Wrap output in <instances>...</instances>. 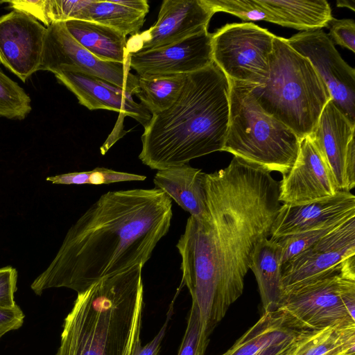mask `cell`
<instances>
[{
  "mask_svg": "<svg viewBox=\"0 0 355 355\" xmlns=\"http://www.w3.org/2000/svg\"><path fill=\"white\" fill-rule=\"evenodd\" d=\"M208 220L187 219L176 248L182 283L200 311L209 336L242 295L257 244L270 236L281 207L279 182L261 166L234 157L205 173Z\"/></svg>",
  "mask_w": 355,
  "mask_h": 355,
  "instance_id": "6da1fadb",
  "label": "cell"
},
{
  "mask_svg": "<svg viewBox=\"0 0 355 355\" xmlns=\"http://www.w3.org/2000/svg\"><path fill=\"white\" fill-rule=\"evenodd\" d=\"M172 200L162 190L110 191L69 229L55 257L31 285L37 295L64 287L81 293L145 263L171 226Z\"/></svg>",
  "mask_w": 355,
  "mask_h": 355,
  "instance_id": "7a4b0ae2",
  "label": "cell"
},
{
  "mask_svg": "<svg viewBox=\"0 0 355 355\" xmlns=\"http://www.w3.org/2000/svg\"><path fill=\"white\" fill-rule=\"evenodd\" d=\"M229 118V79L213 62L187 74L174 104L152 115L141 135L139 158L158 171L223 151Z\"/></svg>",
  "mask_w": 355,
  "mask_h": 355,
  "instance_id": "3957f363",
  "label": "cell"
},
{
  "mask_svg": "<svg viewBox=\"0 0 355 355\" xmlns=\"http://www.w3.org/2000/svg\"><path fill=\"white\" fill-rule=\"evenodd\" d=\"M142 268L105 277L78 293L55 355H134L141 345Z\"/></svg>",
  "mask_w": 355,
  "mask_h": 355,
  "instance_id": "277c9868",
  "label": "cell"
},
{
  "mask_svg": "<svg viewBox=\"0 0 355 355\" xmlns=\"http://www.w3.org/2000/svg\"><path fill=\"white\" fill-rule=\"evenodd\" d=\"M269 76L262 85L250 84L257 103L300 139L309 135L326 104L329 89L310 61L283 37L275 36Z\"/></svg>",
  "mask_w": 355,
  "mask_h": 355,
  "instance_id": "5b68a950",
  "label": "cell"
},
{
  "mask_svg": "<svg viewBox=\"0 0 355 355\" xmlns=\"http://www.w3.org/2000/svg\"><path fill=\"white\" fill-rule=\"evenodd\" d=\"M229 82L230 118L223 151L286 175L296 159L300 139L263 112L250 84Z\"/></svg>",
  "mask_w": 355,
  "mask_h": 355,
  "instance_id": "8992f818",
  "label": "cell"
},
{
  "mask_svg": "<svg viewBox=\"0 0 355 355\" xmlns=\"http://www.w3.org/2000/svg\"><path fill=\"white\" fill-rule=\"evenodd\" d=\"M355 288V256L283 292L276 309L295 331L355 327L343 294Z\"/></svg>",
  "mask_w": 355,
  "mask_h": 355,
  "instance_id": "52a82bcc",
  "label": "cell"
},
{
  "mask_svg": "<svg viewBox=\"0 0 355 355\" xmlns=\"http://www.w3.org/2000/svg\"><path fill=\"white\" fill-rule=\"evenodd\" d=\"M211 34L213 62L229 80L266 83L275 35L251 22L226 24Z\"/></svg>",
  "mask_w": 355,
  "mask_h": 355,
  "instance_id": "ba28073f",
  "label": "cell"
},
{
  "mask_svg": "<svg viewBox=\"0 0 355 355\" xmlns=\"http://www.w3.org/2000/svg\"><path fill=\"white\" fill-rule=\"evenodd\" d=\"M61 66H68L115 85L132 94L139 88L138 76L130 72L128 63L97 58L70 35L64 22L47 27L40 70L53 73Z\"/></svg>",
  "mask_w": 355,
  "mask_h": 355,
  "instance_id": "9c48e42d",
  "label": "cell"
},
{
  "mask_svg": "<svg viewBox=\"0 0 355 355\" xmlns=\"http://www.w3.org/2000/svg\"><path fill=\"white\" fill-rule=\"evenodd\" d=\"M287 43L306 58L327 87L335 106L355 125V70L336 50L322 29L302 31Z\"/></svg>",
  "mask_w": 355,
  "mask_h": 355,
  "instance_id": "30bf717a",
  "label": "cell"
},
{
  "mask_svg": "<svg viewBox=\"0 0 355 355\" xmlns=\"http://www.w3.org/2000/svg\"><path fill=\"white\" fill-rule=\"evenodd\" d=\"M214 14L205 0H164L154 25L127 40L128 53L166 46L207 31Z\"/></svg>",
  "mask_w": 355,
  "mask_h": 355,
  "instance_id": "8fae6325",
  "label": "cell"
},
{
  "mask_svg": "<svg viewBox=\"0 0 355 355\" xmlns=\"http://www.w3.org/2000/svg\"><path fill=\"white\" fill-rule=\"evenodd\" d=\"M336 181L321 151L310 135L300 139L296 159L279 182V200L298 205L334 196Z\"/></svg>",
  "mask_w": 355,
  "mask_h": 355,
  "instance_id": "7c38bea8",
  "label": "cell"
},
{
  "mask_svg": "<svg viewBox=\"0 0 355 355\" xmlns=\"http://www.w3.org/2000/svg\"><path fill=\"white\" fill-rule=\"evenodd\" d=\"M47 28L33 17L12 10L0 17V62L26 82L40 70Z\"/></svg>",
  "mask_w": 355,
  "mask_h": 355,
  "instance_id": "4fadbf2b",
  "label": "cell"
},
{
  "mask_svg": "<svg viewBox=\"0 0 355 355\" xmlns=\"http://www.w3.org/2000/svg\"><path fill=\"white\" fill-rule=\"evenodd\" d=\"M355 125L335 106L331 99L309 135L324 155L339 191L355 187Z\"/></svg>",
  "mask_w": 355,
  "mask_h": 355,
  "instance_id": "5bb4252c",
  "label": "cell"
},
{
  "mask_svg": "<svg viewBox=\"0 0 355 355\" xmlns=\"http://www.w3.org/2000/svg\"><path fill=\"white\" fill-rule=\"evenodd\" d=\"M355 256V216L350 217L282 268L283 292Z\"/></svg>",
  "mask_w": 355,
  "mask_h": 355,
  "instance_id": "9a60e30c",
  "label": "cell"
},
{
  "mask_svg": "<svg viewBox=\"0 0 355 355\" xmlns=\"http://www.w3.org/2000/svg\"><path fill=\"white\" fill-rule=\"evenodd\" d=\"M212 34L208 31L175 44L129 54V66L138 76L188 74L213 62Z\"/></svg>",
  "mask_w": 355,
  "mask_h": 355,
  "instance_id": "2e32d148",
  "label": "cell"
},
{
  "mask_svg": "<svg viewBox=\"0 0 355 355\" xmlns=\"http://www.w3.org/2000/svg\"><path fill=\"white\" fill-rule=\"evenodd\" d=\"M54 75L89 110L117 112L133 118L144 128L152 116L141 103L133 100V94L99 78L68 66L60 67Z\"/></svg>",
  "mask_w": 355,
  "mask_h": 355,
  "instance_id": "e0dca14e",
  "label": "cell"
},
{
  "mask_svg": "<svg viewBox=\"0 0 355 355\" xmlns=\"http://www.w3.org/2000/svg\"><path fill=\"white\" fill-rule=\"evenodd\" d=\"M355 216V196L338 191L334 196L304 205L283 204L274 220L270 239L295 234Z\"/></svg>",
  "mask_w": 355,
  "mask_h": 355,
  "instance_id": "ac0fdd59",
  "label": "cell"
},
{
  "mask_svg": "<svg viewBox=\"0 0 355 355\" xmlns=\"http://www.w3.org/2000/svg\"><path fill=\"white\" fill-rule=\"evenodd\" d=\"M153 183L191 216L200 220H209L205 173L201 169L186 164L158 170Z\"/></svg>",
  "mask_w": 355,
  "mask_h": 355,
  "instance_id": "d6986e66",
  "label": "cell"
},
{
  "mask_svg": "<svg viewBox=\"0 0 355 355\" xmlns=\"http://www.w3.org/2000/svg\"><path fill=\"white\" fill-rule=\"evenodd\" d=\"M148 10L146 0H87L73 20L98 23L132 36L139 33Z\"/></svg>",
  "mask_w": 355,
  "mask_h": 355,
  "instance_id": "ffe728a7",
  "label": "cell"
},
{
  "mask_svg": "<svg viewBox=\"0 0 355 355\" xmlns=\"http://www.w3.org/2000/svg\"><path fill=\"white\" fill-rule=\"evenodd\" d=\"M67 30L82 46L97 58L128 63L126 36L111 27L89 21H64Z\"/></svg>",
  "mask_w": 355,
  "mask_h": 355,
  "instance_id": "44dd1931",
  "label": "cell"
},
{
  "mask_svg": "<svg viewBox=\"0 0 355 355\" xmlns=\"http://www.w3.org/2000/svg\"><path fill=\"white\" fill-rule=\"evenodd\" d=\"M282 248L275 241L263 239L256 246L250 269L253 272L263 312L275 311L283 295Z\"/></svg>",
  "mask_w": 355,
  "mask_h": 355,
  "instance_id": "7402d4cb",
  "label": "cell"
},
{
  "mask_svg": "<svg viewBox=\"0 0 355 355\" xmlns=\"http://www.w3.org/2000/svg\"><path fill=\"white\" fill-rule=\"evenodd\" d=\"M282 21L283 26L303 31L327 27L333 17L325 0H259Z\"/></svg>",
  "mask_w": 355,
  "mask_h": 355,
  "instance_id": "603a6c76",
  "label": "cell"
},
{
  "mask_svg": "<svg viewBox=\"0 0 355 355\" xmlns=\"http://www.w3.org/2000/svg\"><path fill=\"white\" fill-rule=\"evenodd\" d=\"M297 332L284 325L283 318L277 310L265 311L258 321L221 355H254Z\"/></svg>",
  "mask_w": 355,
  "mask_h": 355,
  "instance_id": "cb8c5ba5",
  "label": "cell"
},
{
  "mask_svg": "<svg viewBox=\"0 0 355 355\" xmlns=\"http://www.w3.org/2000/svg\"><path fill=\"white\" fill-rule=\"evenodd\" d=\"M292 355H355V327L298 331Z\"/></svg>",
  "mask_w": 355,
  "mask_h": 355,
  "instance_id": "d4e9b609",
  "label": "cell"
},
{
  "mask_svg": "<svg viewBox=\"0 0 355 355\" xmlns=\"http://www.w3.org/2000/svg\"><path fill=\"white\" fill-rule=\"evenodd\" d=\"M187 74L138 76L139 88L135 94L151 115L162 112L178 98Z\"/></svg>",
  "mask_w": 355,
  "mask_h": 355,
  "instance_id": "484cf974",
  "label": "cell"
},
{
  "mask_svg": "<svg viewBox=\"0 0 355 355\" xmlns=\"http://www.w3.org/2000/svg\"><path fill=\"white\" fill-rule=\"evenodd\" d=\"M146 176L97 167L92 171L72 172L49 176L46 181L57 184L101 185L120 182L144 181Z\"/></svg>",
  "mask_w": 355,
  "mask_h": 355,
  "instance_id": "4316f807",
  "label": "cell"
},
{
  "mask_svg": "<svg viewBox=\"0 0 355 355\" xmlns=\"http://www.w3.org/2000/svg\"><path fill=\"white\" fill-rule=\"evenodd\" d=\"M31 98L0 69V116L24 119L31 111Z\"/></svg>",
  "mask_w": 355,
  "mask_h": 355,
  "instance_id": "83f0119b",
  "label": "cell"
},
{
  "mask_svg": "<svg viewBox=\"0 0 355 355\" xmlns=\"http://www.w3.org/2000/svg\"><path fill=\"white\" fill-rule=\"evenodd\" d=\"M213 11L224 12L243 21H266L283 26L282 21L272 12L263 6L259 0H205Z\"/></svg>",
  "mask_w": 355,
  "mask_h": 355,
  "instance_id": "f1b7e54d",
  "label": "cell"
},
{
  "mask_svg": "<svg viewBox=\"0 0 355 355\" xmlns=\"http://www.w3.org/2000/svg\"><path fill=\"white\" fill-rule=\"evenodd\" d=\"M349 218L336 222L327 223L295 234L277 239H272L275 240L282 248V265L283 266L297 254L313 245L319 239Z\"/></svg>",
  "mask_w": 355,
  "mask_h": 355,
  "instance_id": "f546056e",
  "label": "cell"
},
{
  "mask_svg": "<svg viewBox=\"0 0 355 355\" xmlns=\"http://www.w3.org/2000/svg\"><path fill=\"white\" fill-rule=\"evenodd\" d=\"M209 336L202 330L197 304L191 301L186 331L178 355H205Z\"/></svg>",
  "mask_w": 355,
  "mask_h": 355,
  "instance_id": "4dcf8cb0",
  "label": "cell"
},
{
  "mask_svg": "<svg viewBox=\"0 0 355 355\" xmlns=\"http://www.w3.org/2000/svg\"><path fill=\"white\" fill-rule=\"evenodd\" d=\"M6 3L8 8H12L27 14L36 20H39L46 27H49L52 23L51 0H10L0 1V3Z\"/></svg>",
  "mask_w": 355,
  "mask_h": 355,
  "instance_id": "1f68e13d",
  "label": "cell"
},
{
  "mask_svg": "<svg viewBox=\"0 0 355 355\" xmlns=\"http://www.w3.org/2000/svg\"><path fill=\"white\" fill-rule=\"evenodd\" d=\"M329 35L335 43L352 52L355 51V22L352 19H338L332 17L327 26Z\"/></svg>",
  "mask_w": 355,
  "mask_h": 355,
  "instance_id": "d6a6232c",
  "label": "cell"
},
{
  "mask_svg": "<svg viewBox=\"0 0 355 355\" xmlns=\"http://www.w3.org/2000/svg\"><path fill=\"white\" fill-rule=\"evenodd\" d=\"M17 282L16 268L12 266L0 268V308L11 309L17 305L14 298Z\"/></svg>",
  "mask_w": 355,
  "mask_h": 355,
  "instance_id": "836d02e7",
  "label": "cell"
},
{
  "mask_svg": "<svg viewBox=\"0 0 355 355\" xmlns=\"http://www.w3.org/2000/svg\"><path fill=\"white\" fill-rule=\"evenodd\" d=\"M24 319V314L17 304L11 309L0 308V338L8 331L19 329Z\"/></svg>",
  "mask_w": 355,
  "mask_h": 355,
  "instance_id": "e575fe53",
  "label": "cell"
},
{
  "mask_svg": "<svg viewBox=\"0 0 355 355\" xmlns=\"http://www.w3.org/2000/svg\"><path fill=\"white\" fill-rule=\"evenodd\" d=\"M175 298L172 301L170 307L168 310L165 322L160 329V330L159 331V332L157 333V334L154 337V338L151 341H150L146 345H141L137 349L134 355H158L162 346V342L166 334L168 324L171 320L172 313L173 312V303L175 301Z\"/></svg>",
  "mask_w": 355,
  "mask_h": 355,
  "instance_id": "d590c367",
  "label": "cell"
},
{
  "mask_svg": "<svg viewBox=\"0 0 355 355\" xmlns=\"http://www.w3.org/2000/svg\"><path fill=\"white\" fill-rule=\"evenodd\" d=\"M338 7H345L351 9L352 11L355 10V0H338L336 1Z\"/></svg>",
  "mask_w": 355,
  "mask_h": 355,
  "instance_id": "8d00e7d4",
  "label": "cell"
},
{
  "mask_svg": "<svg viewBox=\"0 0 355 355\" xmlns=\"http://www.w3.org/2000/svg\"><path fill=\"white\" fill-rule=\"evenodd\" d=\"M293 350H294V349H293L292 350H291V351H289V352H286V353H285V354H284L282 355H292Z\"/></svg>",
  "mask_w": 355,
  "mask_h": 355,
  "instance_id": "74e56055",
  "label": "cell"
}]
</instances>
